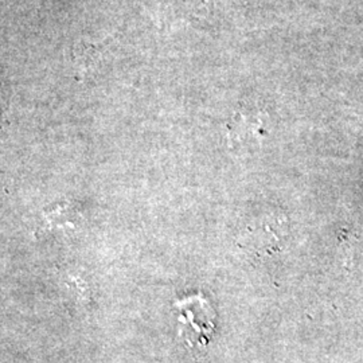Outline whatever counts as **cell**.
I'll use <instances>...</instances> for the list:
<instances>
[{
  "instance_id": "6da1fadb",
  "label": "cell",
  "mask_w": 363,
  "mask_h": 363,
  "mask_svg": "<svg viewBox=\"0 0 363 363\" xmlns=\"http://www.w3.org/2000/svg\"><path fill=\"white\" fill-rule=\"evenodd\" d=\"M175 308L179 313V334L190 346H208L214 333L216 312L202 295L178 300Z\"/></svg>"
}]
</instances>
